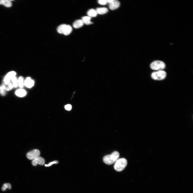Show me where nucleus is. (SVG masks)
<instances>
[{
  "instance_id": "1",
  "label": "nucleus",
  "mask_w": 193,
  "mask_h": 193,
  "mask_svg": "<svg viewBox=\"0 0 193 193\" xmlns=\"http://www.w3.org/2000/svg\"><path fill=\"white\" fill-rule=\"evenodd\" d=\"M120 154L119 152L115 151L111 154L105 156L103 158L105 163L109 165L113 164L119 158Z\"/></svg>"
},
{
  "instance_id": "2",
  "label": "nucleus",
  "mask_w": 193,
  "mask_h": 193,
  "mask_svg": "<svg viewBox=\"0 0 193 193\" xmlns=\"http://www.w3.org/2000/svg\"><path fill=\"white\" fill-rule=\"evenodd\" d=\"M127 161L125 158L118 159L115 162L114 169L116 171L120 172L123 170L127 165Z\"/></svg>"
},
{
  "instance_id": "3",
  "label": "nucleus",
  "mask_w": 193,
  "mask_h": 193,
  "mask_svg": "<svg viewBox=\"0 0 193 193\" xmlns=\"http://www.w3.org/2000/svg\"><path fill=\"white\" fill-rule=\"evenodd\" d=\"M150 67L152 69L154 70L158 71L162 70L165 68L166 64L162 61L156 60L151 63Z\"/></svg>"
},
{
  "instance_id": "4",
  "label": "nucleus",
  "mask_w": 193,
  "mask_h": 193,
  "mask_svg": "<svg viewBox=\"0 0 193 193\" xmlns=\"http://www.w3.org/2000/svg\"><path fill=\"white\" fill-rule=\"evenodd\" d=\"M167 75L164 71L160 70L152 73L151 75L152 78L155 80H161L164 79Z\"/></svg>"
},
{
  "instance_id": "5",
  "label": "nucleus",
  "mask_w": 193,
  "mask_h": 193,
  "mask_svg": "<svg viewBox=\"0 0 193 193\" xmlns=\"http://www.w3.org/2000/svg\"><path fill=\"white\" fill-rule=\"evenodd\" d=\"M40 154V151L37 149H35L28 152L26 156L28 159L33 160L39 157Z\"/></svg>"
},
{
  "instance_id": "6",
  "label": "nucleus",
  "mask_w": 193,
  "mask_h": 193,
  "mask_svg": "<svg viewBox=\"0 0 193 193\" xmlns=\"http://www.w3.org/2000/svg\"><path fill=\"white\" fill-rule=\"evenodd\" d=\"M108 3H109V8L112 10L118 9L120 6V2L117 0H107Z\"/></svg>"
},
{
  "instance_id": "7",
  "label": "nucleus",
  "mask_w": 193,
  "mask_h": 193,
  "mask_svg": "<svg viewBox=\"0 0 193 193\" xmlns=\"http://www.w3.org/2000/svg\"><path fill=\"white\" fill-rule=\"evenodd\" d=\"M16 73L14 71H12L8 73L5 77L3 80V83L7 84L10 82L12 78L15 77Z\"/></svg>"
},
{
  "instance_id": "8",
  "label": "nucleus",
  "mask_w": 193,
  "mask_h": 193,
  "mask_svg": "<svg viewBox=\"0 0 193 193\" xmlns=\"http://www.w3.org/2000/svg\"><path fill=\"white\" fill-rule=\"evenodd\" d=\"M45 163V160L43 157H39L33 160L32 162V164L34 166H36L38 164L43 165Z\"/></svg>"
},
{
  "instance_id": "9",
  "label": "nucleus",
  "mask_w": 193,
  "mask_h": 193,
  "mask_svg": "<svg viewBox=\"0 0 193 193\" xmlns=\"http://www.w3.org/2000/svg\"><path fill=\"white\" fill-rule=\"evenodd\" d=\"M34 81L29 77H27L24 82V85L29 88H32L34 85Z\"/></svg>"
},
{
  "instance_id": "10",
  "label": "nucleus",
  "mask_w": 193,
  "mask_h": 193,
  "mask_svg": "<svg viewBox=\"0 0 193 193\" xmlns=\"http://www.w3.org/2000/svg\"><path fill=\"white\" fill-rule=\"evenodd\" d=\"M82 20L78 19L76 20L73 24V26L75 29H78L82 27L84 24Z\"/></svg>"
},
{
  "instance_id": "11",
  "label": "nucleus",
  "mask_w": 193,
  "mask_h": 193,
  "mask_svg": "<svg viewBox=\"0 0 193 193\" xmlns=\"http://www.w3.org/2000/svg\"><path fill=\"white\" fill-rule=\"evenodd\" d=\"M26 91L23 89L17 90L16 92V95L20 97H23L26 95Z\"/></svg>"
},
{
  "instance_id": "12",
  "label": "nucleus",
  "mask_w": 193,
  "mask_h": 193,
  "mask_svg": "<svg viewBox=\"0 0 193 193\" xmlns=\"http://www.w3.org/2000/svg\"><path fill=\"white\" fill-rule=\"evenodd\" d=\"M88 16L91 17H95L97 16L98 13L96 10L91 9L89 10L87 13Z\"/></svg>"
},
{
  "instance_id": "13",
  "label": "nucleus",
  "mask_w": 193,
  "mask_h": 193,
  "mask_svg": "<svg viewBox=\"0 0 193 193\" xmlns=\"http://www.w3.org/2000/svg\"><path fill=\"white\" fill-rule=\"evenodd\" d=\"M96 10L98 13L100 15L105 14L108 11V9L105 7L98 8Z\"/></svg>"
},
{
  "instance_id": "14",
  "label": "nucleus",
  "mask_w": 193,
  "mask_h": 193,
  "mask_svg": "<svg viewBox=\"0 0 193 193\" xmlns=\"http://www.w3.org/2000/svg\"><path fill=\"white\" fill-rule=\"evenodd\" d=\"M72 31V28L70 25H66L65 28L63 33L64 35H69Z\"/></svg>"
},
{
  "instance_id": "15",
  "label": "nucleus",
  "mask_w": 193,
  "mask_h": 193,
  "mask_svg": "<svg viewBox=\"0 0 193 193\" xmlns=\"http://www.w3.org/2000/svg\"><path fill=\"white\" fill-rule=\"evenodd\" d=\"M91 18L88 16H85L82 17V19L84 24L87 25H90L93 24V23L91 21Z\"/></svg>"
},
{
  "instance_id": "16",
  "label": "nucleus",
  "mask_w": 193,
  "mask_h": 193,
  "mask_svg": "<svg viewBox=\"0 0 193 193\" xmlns=\"http://www.w3.org/2000/svg\"><path fill=\"white\" fill-rule=\"evenodd\" d=\"M2 85L5 90L7 91L12 90L13 87V85L11 82L7 84L3 83Z\"/></svg>"
},
{
  "instance_id": "17",
  "label": "nucleus",
  "mask_w": 193,
  "mask_h": 193,
  "mask_svg": "<svg viewBox=\"0 0 193 193\" xmlns=\"http://www.w3.org/2000/svg\"><path fill=\"white\" fill-rule=\"evenodd\" d=\"M0 4H3L7 7H11L12 5L11 1L8 0H0Z\"/></svg>"
},
{
  "instance_id": "18",
  "label": "nucleus",
  "mask_w": 193,
  "mask_h": 193,
  "mask_svg": "<svg viewBox=\"0 0 193 193\" xmlns=\"http://www.w3.org/2000/svg\"><path fill=\"white\" fill-rule=\"evenodd\" d=\"M67 24H63L60 25L57 28L58 32L60 34H63L65 28Z\"/></svg>"
},
{
  "instance_id": "19",
  "label": "nucleus",
  "mask_w": 193,
  "mask_h": 193,
  "mask_svg": "<svg viewBox=\"0 0 193 193\" xmlns=\"http://www.w3.org/2000/svg\"><path fill=\"white\" fill-rule=\"evenodd\" d=\"M11 81L12 82L13 87L16 88L18 86V79L15 76L13 78L11 79Z\"/></svg>"
},
{
  "instance_id": "20",
  "label": "nucleus",
  "mask_w": 193,
  "mask_h": 193,
  "mask_svg": "<svg viewBox=\"0 0 193 193\" xmlns=\"http://www.w3.org/2000/svg\"><path fill=\"white\" fill-rule=\"evenodd\" d=\"M18 85L20 88H23L24 85V79L22 76L20 77L18 80Z\"/></svg>"
},
{
  "instance_id": "21",
  "label": "nucleus",
  "mask_w": 193,
  "mask_h": 193,
  "mask_svg": "<svg viewBox=\"0 0 193 193\" xmlns=\"http://www.w3.org/2000/svg\"><path fill=\"white\" fill-rule=\"evenodd\" d=\"M11 189V185L9 183H5L4 184L2 188V190L3 191H6L7 189Z\"/></svg>"
},
{
  "instance_id": "22",
  "label": "nucleus",
  "mask_w": 193,
  "mask_h": 193,
  "mask_svg": "<svg viewBox=\"0 0 193 193\" xmlns=\"http://www.w3.org/2000/svg\"><path fill=\"white\" fill-rule=\"evenodd\" d=\"M0 94L3 96L6 94V90L4 88L2 85L0 86Z\"/></svg>"
},
{
  "instance_id": "23",
  "label": "nucleus",
  "mask_w": 193,
  "mask_h": 193,
  "mask_svg": "<svg viewBox=\"0 0 193 193\" xmlns=\"http://www.w3.org/2000/svg\"><path fill=\"white\" fill-rule=\"evenodd\" d=\"M59 163V162L58 161H55L50 162L48 164H45V166L47 167H50L52 165L54 164H57Z\"/></svg>"
},
{
  "instance_id": "24",
  "label": "nucleus",
  "mask_w": 193,
  "mask_h": 193,
  "mask_svg": "<svg viewBox=\"0 0 193 193\" xmlns=\"http://www.w3.org/2000/svg\"><path fill=\"white\" fill-rule=\"evenodd\" d=\"M99 3L101 5H105L108 3L106 0H99L98 1Z\"/></svg>"
},
{
  "instance_id": "25",
  "label": "nucleus",
  "mask_w": 193,
  "mask_h": 193,
  "mask_svg": "<svg viewBox=\"0 0 193 193\" xmlns=\"http://www.w3.org/2000/svg\"><path fill=\"white\" fill-rule=\"evenodd\" d=\"M65 108L67 110L70 111L72 109V106L70 104H67L65 106Z\"/></svg>"
}]
</instances>
